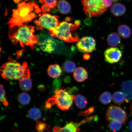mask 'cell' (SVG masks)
Masks as SVG:
<instances>
[{
    "instance_id": "6da1fadb",
    "label": "cell",
    "mask_w": 132,
    "mask_h": 132,
    "mask_svg": "<svg viewBox=\"0 0 132 132\" xmlns=\"http://www.w3.org/2000/svg\"><path fill=\"white\" fill-rule=\"evenodd\" d=\"M34 29V26H28L23 24L20 26H16L10 30L8 36L13 44L15 45L19 42L23 47L25 45L34 49L35 45L39 43V37L33 34Z\"/></svg>"
},
{
    "instance_id": "7a4b0ae2",
    "label": "cell",
    "mask_w": 132,
    "mask_h": 132,
    "mask_svg": "<svg viewBox=\"0 0 132 132\" xmlns=\"http://www.w3.org/2000/svg\"><path fill=\"white\" fill-rule=\"evenodd\" d=\"M9 61L3 64L1 67L2 76L3 78L9 80L19 81L23 78H29L30 73L27 68V64L26 62L22 64L13 60L11 57Z\"/></svg>"
},
{
    "instance_id": "3957f363",
    "label": "cell",
    "mask_w": 132,
    "mask_h": 132,
    "mask_svg": "<svg viewBox=\"0 0 132 132\" xmlns=\"http://www.w3.org/2000/svg\"><path fill=\"white\" fill-rule=\"evenodd\" d=\"M79 25L69 23L67 21L60 23L55 29L48 32L52 37H54L68 43L79 41L78 35L73 32L78 29Z\"/></svg>"
},
{
    "instance_id": "277c9868",
    "label": "cell",
    "mask_w": 132,
    "mask_h": 132,
    "mask_svg": "<svg viewBox=\"0 0 132 132\" xmlns=\"http://www.w3.org/2000/svg\"><path fill=\"white\" fill-rule=\"evenodd\" d=\"M75 96L62 89H59L55 90L54 95L46 102V106L50 109L53 105H56L61 110L66 111L72 106Z\"/></svg>"
},
{
    "instance_id": "5b68a950",
    "label": "cell",
    "mask_w": 132,
    "mask_h": 132,
    "mask_svg": "<svg viewBox=\"0 0 132 132\" xmlns=\"http://www.w3.org/2000/svg\"><path fill=\"white\" fill-rule=\"evenodd\" d=\"M30 2L26 4L23 2L18 4V8L13 10L12 17L11 18L7 24L10 25V29H11L16 26L22 25V20L26 17L34 10V6L36 3Z\"/></svg>"
},
{
    "instance_id": "8992f818",
    "label": "cell",
    "mask_w": 132,
    "mask_h": 132,
    "mask_svg": "<svg viewBox=\"0 0 132 132\" xmlns=\"http://www.w3.org/2000/svg\"><path fill=\"white\" fill-rule=\"evenodd\" d=\"M83 11L89 17L101 15L107 10L104 0H81Z\"/></svg>"
},
{
    "instance_id": "52a82bcc",
    "label": "cell",
    "mask_w": 132,
    "mask_h": 132,
    "mask_svg": "<svg viewBox=\"0 0 132 132\" xmlns=\"http://www.w3.org/2000/svg\"><path fill=\"white\" fill-rule=\"evenodd\" d=\"M39 46L44 52L52 53L55 51L62 43L48 35L41 34L39 36Z\"/></svg>"
},
{
    "instance_id": "ba28073f",
    "label": "cell",
    "mask_w": 132,
    "mask_h": 132,
    "mask_svg": "<svg viewBox=\"0 0 132 132\" xmlns=\"http://www.w3.org/2000/svg\"><path fill=\"white\" fill-rule=\"evenodd\" d=\"M106 117L109 121L117 120L125 123L127 119L128 116L126 112L121 107L111 105L107 109Z\"/></svg>"
},
{
    "instance_id": "9c48e42d",
    "label": "cell",
    "mask_w": 132,
    "mask_h": 132,
    "mask_svg": "<svg viewBox=\"0 0 132 132\" xmlns=\"http://www.w3.org/2000/svg\"><path fill=\"white\" fill-rule=\"evenodd\" d=\"M59 18L58 16H53L44 13L39 18V20L40 22V26L43 28L48 31H52L55 29L60 23Z\"/></svg>"
},
{
    "instance_id": "30bf717a",
    "label": "cell",
    "mask_w": 132,
    "mask_h": 132,
    "mask_svg": "<svg viewBox=\"0 0 132 132\" xmlns=\"http://www.w3.org/2000/svg\"><path fill=\"white\" fill-rule=\"evenodd\" d=\"M96 44L95 39L91 37H82L77 43L76 46L78 50L83 53L92 52L95 50Z\"/></svg>"
},
{
    "instance_id": "8fae6325",
    "label": "cell",
    "mask_w": 132,
    "mask_h": 132,
    "mask_svg": "<svg viewBox=\"0 0 132 132\" xmlns=\"http://www.w3.org/2000/svg\"><path fill=\"white\" fill-rule=\"evenodd\" d=\"M94 119L93 116L88 117L78 123L70 122L63 127H55L53 128L54 132H79L80 130L79 127Z\"/></svg>"
},
{
    "instance_id": "7c38bea8",
    "label": "cell",
    "mask_w": 132,
    "mask_h": 132,
    "mask_svg": "<svg viewBox=\"0 0 132 132\" xmlns=\"http://www.w3.org/2000/svg\"><path fill=\"white\" fill-rule=\"evenodd\" d=\"M122 55L121 51L117 47L109 48L104 52L105 61L110 64L117 63L121 59Z\"/></svg>"
},
{
    "instance_id": "4fadbf2b",
    "label": "cell",
    "mask_w": 132,
    "mask_h": 132,
    "mask_svg": "<svg viewBox=\"0 0 132 132\" xmlns=\"http://www.w3.org/2000/svg\"><path fill=\"white\" fill-rule=\"evenodd\" d=\"M120 89L126 97V103L132 100V80L123 81L120 86Z\"/></svg>"
},
{
    "instance_id": "5bb4252c",
    "label": "cell",
    "mask_w": 132,
    "mask_h": 132,
    "mask_svg": "<svg viewBox=\"0 0 132 132\" xmlns=\"http://www.w3.org/2000/svg\"><path fill=\"white\" fill-rule=\"evenodd\" d=\"M73 76L76 81L79 82L85 81L88 78V73L84 68L79 67L74 71Z\"/></svg>"
},
{
    "instance_id": "9a60e30c",
    "label": "cell",
    "mask_w": 132,
    "mask_h": 132,
    "mask_svg": "<svg viewBox=\"0 0 132 132\" xmlns=\"http://www.w3.org/2000/svg\"><path fill=\"white\" fill-rule=\"evenodd\" d=\"M126 11V8L124 5L120 3H115L110 8V11L112 14L116 16L123 15Z\"/></svg>"
},
{
    "instance_id": "2e32d148",
    "label": "cell",
    "mask_w": 132,
    "mask_h": 132,
    "mask_svg": "<svg viewBox=\"0 0 132 132\" xmlns=\"http://www.w3.org/2000/svg\"><path fill=\"white\" fill-rule=\"evenodd\" d=\"M62 71L60 66L57 64L49 65L47 70L48 75L53 78H59L61 75Z\"/></svg>"
},
{
    "instance_id": "e0dca14e",
    "label": "cell",
    "mask_w": 132,
    "mask_h": 132,
    "mask_svg": "<svg viewBox=\"0 0 132 132\" xmlns=\"http://www.w3.org/2000/svg\"><path fill=\"white\" fill-rule=\"evenodd\" d=\"M107 41L109 46L112 47H115L120 45L121 39L119 35L113 32L109 35L107 37Z\"/></svg>"
},
{
    "instance_id": "ac0fdd59",
    "label": "cell",
    "mask_w": 132,
    "mask_h": 132,
    "mask_svg": "<svg viewBox=\"0 0 132 132\" xmlns=\"http://www.w3.org/2000/svg\"><path fill=\"white\" fill-rule=\"evenodd\" d=\"M57 8L61 13L63 14H67L71 10L70 5L65 0H60L57 2Z\"/></svg>"
},
{
    "instance_id": "d6986e66",
    "label": "cell",
    "mask_w": 132,
    "mask_h": 132,
    "mask_svg": "<svg viewBox=\"0 0 132 132\" xmlns=\"http://www.w3.org/2000/svg\"><path fill=\"white\" fill-rule=\"evenodd\" d=\"M118 31L119 35L123 38H128L131 36V29L126 25H120L118 28Z\"/></svg>"
},
{
    "instance_id": "ffe728a7",
    "label": "cell",
    "mask_w": 132,
    "mask_h": 132,
    "mask_svg": "<svg viewBox=\"0 0 132 132\" xmlns=\"http://www.w3.org/2000/svg\"><path fill=\"white\" fill-rule=\"evenodd\" d=\"M19 85L21 89L24 92L29 91L32 88V84L29 78H26L19 80Z\"/></svg>"
},
{
    "instance_id": "44dd1931",
    "label": "cell",
    "mask_w": 132,
    "mask_h": 132,
    "mask_svg": "<svg viewBox=\"0 0 132 132\" xmlns=\"http://www.w3.org/2000/svg\"><path fill=\"white\" fill-rule=\"evenodd\" d=\"M113 102L117 105H121L126 101V97L122 92L117 91L113 93L112 97Z\"/></svg>"
},
{
    "instance_id": "7402d4cb",
    "label": "cell",
    "mask_w": 132,
    "mask_h": 132,
    "mask_svg": "<svg viewBox=\"0 0 132 132\" xmlns=\"http://www.w3.org/2000/svg\"><path fill=\"white\" fill-rule=\"evenodd\" d=\"M74 101L76 106L81 109L85 108L88 103L86 98L83 95L80 94L75 96Z\"/></svg>"
},
{
    "instance_id": "603a6c76",
    "label": "cell",
    "mask_w": 132,
    "mask_h": 132,
    "mask_svg": "<svg viewBox=\"0 0 132 132\" xmlns=\"http://www.w3.org/2000/svg\"><path fill=\"white\" fill-rule=\"evenodd\" d=\"M17 99L20 104L22 105H26L28 104L31 100L30 95L25 92L19 94L17 97Z\"/></svg>"
},
{
    "instance_id": "cb8c5ba5",
    "label": "cell",
    "mask_w": 132,
    "mask_h": 132,
    "mask_svg": "<svg viewBox=\"0 0 132 132\" xmlns=\"http://www.w3.org/2000/svg\"><path fill=\"white\" fill-rule=\"evenodd\" d=\"M112 100L111 94L108 92H105L102 93L99 97V100L104 105H107L111 103Z\"/></svg>"
},
{
    "instance_id": "d4e9b609",
    "label": "cell",
    "mask_w": 132,
    "mask_h": 132,
    "mask_svg": "<svg viewBox=\"0 0 132 132\" xmlns=\"http://www.w3.org/2000/svg\"><path fill=\"white\" fill-rule=\"evenodd\" d=\"M28 113L30 118L36 121L39 119L42 116L40 110L37 108H31L28 112Z\"/></svg>"
},
{
    "instance_id": "484cf974",
    "label": "cell",
    "mask_w": 132,
    "mask_h": 132,
    "mask_svg": "<svg viewBox=\"0 0 132 132\" xmlns=\"http://www.w3.org/2000/svg\"><path fill=\"white\" fill-rule=\"evenodd\" d=\"M63 67L64 70L65 72L71 73L75 71L76 65L74 62L69 61L64 63Z\"/></svg>"
},
{
    "instance_id": "4316f807",
    "label": "cell",
    "mask_w": 132,
    "mask_h": 132,
    "mask_svg": "<svg viewBox=\"0 0 132 132\" xmlns=\"http://www.w3.org/2000/svg\"><path fill=\"white\" fill-rule=\"evenodd\" d=\"M122 124L119 121L113 120L110 122L109 123V127L112 131L116 132L121 129Z\"/></svg>"
},
{
    "instance_id": "83f0119b",
    "label": "cell",
    "mask_w": 132,
    "mask_h": 132,
    "mask_svg": "<svg viewBox=\"0 0 132 132\" xmlns=\"http://www.w3.org/2000/svg\"><path fill=\"white\" fill-rule=\"evenodd\" d=\"M36 128L37 131L39 132H45L50 128L49 125L44 123L36 120Z\"/></svg>"
},
{
    "instance_id": "f1b7e54d",
    "label": "cell",
    "mask_w": 132,
    "mask_h": 132,
    "mask_svg": "<svg viewBox=\"0 0 132 132\" xmlns=\"http://www.w3.org/2000/svg\"><path fill=\"white\" fill-rule=\"evenodd\" d=\"M6 92L2 85H1V101L5 106H7L9 103L6 96Z\"/></svg>"
},
{
    "instance_id": "f546056e",
    "label": "cell",
    "mask_w": 132,
    "mask_h": 132,
    "mask_svg": "<svg viewBox=\"0 0 132 132\" xmlns=\"http://www.w3.org/2000/svg\"><path fill=\"white\" fill-rule=\"evenodd\" d=\"M44 1L45 4L52 9H53L57 6V0H44Z\"/></svg>"
},
{
    "instance_id": "4dcf8cb0",
    "label": "cell",
    "mask_w": 132,
    "mask_h": 132,
    "mask_svg": "<svg viewBox=\"0 0 132 132\" xmlns=\"http://www.w3.org/2000/svg\"><path fill=\"white\" fill-rule=\"evenodd\" d=\"M94 111V109L93 107H90V108L85 110V111L79 113L78 115L79 116H86L87 115H89L90 114L93 113Z\"/></svg>"
},
{
    "instance_id": "1f68e13d",
    "label": "cell",
    "mask_w": 132,
    "mask_h": 132,
    "mask_svg": "<svg viewBox=\"0 0 132 132\" xmlns=\"http://www.w3.org/2000/svg\"><path fill=\"white\" fill-rule=\"evenodd\" d=\"M41 10L44 13H50L51 11V8L46 4L43 5L41 6Z\"/></svg>"
},
{
    "instance_id": "d6a6232c",
    "label": "cell",
    "mask_w": 132,
    "mask_h": 132,
    "mask_svg": "<svg viewBox=\"0 0 132 132\" xmlns=\"http://www.w3.org/2000/svg\"><path fill=\"white\" fill-rule=\"evenodd\" d=\"M24 50V49H22L21 50L18 51L16 52V58L18 59H19L22 56Z\"/></svg>"
},
{
    "instance_id": "836d02e7",
    "label": "cell",
    "mask_w": 132,
    "mask_h": 132,
    "mask_svg": "<svg viewBox=\"0 0 132 132\" xmlns=\"http://www.w3.org/2000/svg\"><path fill=\"white\" fill-rule=\"evenodd\" d=\"M90 56L88 54H85L83 55V59L85 60H89L90 59Z\"/></svg>"
},
{
    "instance_id": "e575fe53",
    "label": "cell",
    "mask_w": 132,
    "mask_h": 132,
    "mask_svg": "<svg viewBox=\"0 0 132 132\" xmlns=\"http://www.w3.org/2000/svg\"><path fill=\"white\" fill-rule=\"evenodd\" d=\"M35 12H36L37 14H38L41 12V10L40 8H38L37 9H35L34 10Z\"/></svg>"
},
{
    "instance_id": "d590c367",
    "label": "cell",
    "mask_w": 132,
    "mask_h": 132,
    "mask_svg": "<svg viewBox=\"0 0 132 132\" xmlns=\"http://www.w3.org/2000/svg\"><path fill=\"white\" fill-rule=\"evenodd\" d=\"M34 22L37 26H40V22L39 20H35L34 21Z\"/></svg>"
},
{
    "instance_id": "8d00e7d4",
    "label": "cell",
    "mask_w": 132,
    "mask_h": 132,
    "mask_svg": "<svg viewBox=\"0 0 132 132\" xmlns=\"http://www.w3.org/2000/svg\"><path fill=\"white\" fill-rule=\"evenodd\" d=\"M129 127L130 131L132 132V119L130 122L129 125Z\"/></svg>"
},
{
    "instance_id": "74e56055",
    "label": "cell",
    "mask_w": 132,
    "mask_h": 132,
    "mask_svg": "<svg viewBox=\"0 0 132 132\" xmlns=\"http://www.w3.org/2000/svg\"><path fill=\"white\" fill-rule=\"evenodd\" d=\"M36 29L37 30H43V28L40 26H37L36 27Z\"/></svg>"
},
{
    "instance_id": "f35d334b",
    "label": "cell",
    "mask_w": 132,
    "mask_h": 132,
    "mask_svg": "<svg viewBox=\"0 0 132 132\" xmlns=\"http://www.w3.org/2000/svg\"><path fill=\"white\" fill-rule=\"evenodd\" d=\"M65 20L66 21H67V22H69V21H71V19L70 17H67L66 18Z\"/></svg>"
},
{
    "instance_id": "ab89813d",
    "label": "cell",
    "mask_w": 132,
    "mask_h": 132,
    "mask_svg": "<svg viewBox=\"0 0 132 132\" xmlns=\"http://www.w3.org/2000/svg\"><path fill=\"white\" fill-rule=\"evenodd\" d=\"M13 1H14V3L18 4H19V3L21 1V0H13Z\"/></svg>"
},
{
    "instance_id": "60d3db41",
    "label": "cell",
    "mask_w": 132,
    "mask_h": 132,
    "mask_svg": "<svg viewBox=\"0 0 132 132\" xmlns=\"http://www.w3.org/2000/svg\"><path fill=\"white\" fill-rule=\"evenodd\" d=\"M39 2L41 4H43L44 3V0H39Z\"/></svg>"
},
{
    "instance_id": "b9f144b4",
    "label": "cell",
    "mask_w": 132,
    "mask_h": 132,
    "mask_svg": "<svg viewBox=\"0 0 132 132\" xmlns=\"http://www.w3.org/2000/svg\"><path fill=\"white\" fill-rule=\"evenodd\" d=\"M39 6L37 4H35L34 6V8L36 9H37V8H39Z\"/></svg>"
},
{
    "instance_id": "7bdbcfd3",
    "label": "cell",
    "mask_w": 132,
    "mask_h": 132,
    "mask_svg": "<svg viewBox=\"0 0 132 132\" xmlns=\"http://www.w3.org/2000/svg\"><path fill=\"white\" fill-rule=\"evenodd\" d=\"M7 15V11L6 10L5 12V16H6Z\"/></svg>"
},
{
    "instance_id": "ee69618b",
    "label": "cell",
    "mask_w": 132,
    "mask_h": 132,
    "mask_svg": "<svg viewBox=\"0 0 132 132\" xmlns=\"http://www.w3.org/2000/svg\"><path fill=\"white\" fill-rule=\"evenodd\" d=\"M29 1V0H24V1Z\"/></svg>"
},
{
    "instance_id": "f6af8a7d",
    "label": "cell",
    "mask_w": 132,
    "mask_h": 132,
    "mask_svg": "<svg viewBox=\"0 0 132 132\" xmlns=\"http://www.w3.org/2000/svg\"><path fill=\"white\" fill-rule=\"evenodd\" d=\"M23 1V0H21V1Z\"/></svg>"
},
{
    "instance_id": "bcb514c9",
    "label": "cell",
    "mask_w": 132,
    "mask_h": 132,
    "mask_svg": "<svg viewBox=\"0 0 132 132\" xmlns=\"http://www.w3.org/2000/svg\"><path fill=\"white\" fill-rule=\"evenodd\" d=\"M50 132V131H49V132Z\"/></svg>"
},
{
    "instance_id": "7dc6e473",
    "label": "cell",
    "mask_w": 132,
    "mask_h": 132,
    "mask_svg": "<svg viewBox=\"0 0 132 132\" xmlns=\"http://www.w3.org/2000/svg\"></svg>"
},
{
    "instance_id": "c3c4849f",
    "label": "cell",
    "mask_w": 132,
    "mask_h": 132,
    "mask_svg": "<svg viewBox=\"0 0 132 132\" xmlns=\"http://www.w3.org/2000/svg\"></svg>"
}]
</instances>
